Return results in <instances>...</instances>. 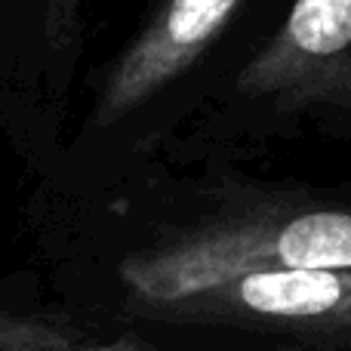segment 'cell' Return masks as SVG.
I'll use <instances>...</instances> for the list:
<instances>
[{"label": "cell", "mask_w": 351, "mask_h": 351, "mask_svg": "<svg viewBox=\"0 0 351 351\" xmlns=\"http://www.w3.org/2000/svg\"><path fill=\"white\" fill-rule=\"evenodd\" d=\"M43 351H154V348L133 346V342H105V346H84V342H68V346L43 348Z\"/></svg>", "instance_id": "8992f818"}, {"label": "cell", "mask_w": 351, "mask_h": 351, "mask_svg": "<svg viewBox=\"0 0 351 351\" xmlns=\"http://www.w3.org/2000/svg\"><path fill=\"white\" fill-rule=\"evenodd\" d=\"M241 6L243 0H167L108 71L96 121L117 123L152 102L219 40Z\"/></svg>", "instance_id": "277c9868"}, {"label": "cell", "mask_w": 351, "mask_h": 351, "mask_svg": "<svg viewBox=\"0 0 351 351\" xmlns=\"http://www.w3.org/2000/svg\"><path fill=\"white\" fill-rule=\"evenodd\" d=\"M284 268L351 271V210L265 197L158 231L117 262L127 302L139 315L231 278Z\"/></svg>", "instance_id": "6da1fadb"}, {"label": "cell", "mask_w": 351, "mask_h": 351, "mask_svg": "<svg viewBox=\"0 0 351 351\" xmlns=\"http://www.w3.org/2000/svg\"><path fill=\"white\" fill-rule=\"evenodd\" d=\"M80 342V330L56 317H31L0 311V351H43Z\"/></svg>", "instance_id": "5b68a950"}, {"label": "cell", "mask_w": 351, "mask_h": 351, "mask_svg": "<svg viewBox=\"0 0 351 351\" xmlns=\"http://www.w3.org/2000/svg\"><path fill=\"white\" fill-rule=\"evenodd\" d=\"M148 317L173 327L259 330L311 342L351 339V271H253L179 299Z\"/></svg>", "instance_id": "7a4b0ae2"}, {"label": "cell", "mask_w": 351, "mask_h": 351, "mask_svg": "<svg viewBox=\"0 0 351 351\" xmlns=\"http://www.w3.org/2000/svg\"><path fill=\"white\" fill-rule=\"evenodd\" d=\"M59 16L68 19V25H71V16H74V0H59Z\"/></svg>", "instance_id": "52a82bcc"}, {"label": "cell", "mask_w": 351, "mask_h": 351, "mask_svg": "<svg viewBox=\"0 0 351 351\" xmlns=\"http://www.w3.org/2000/svg\"><path fill=\"white\" fill-rule=\"evenodd\" d=\"M237 96L284 114L351 117V0H296L271 40L241 68Z\"/></svg>", "instance_id": "3957f363"}]
</instances>
